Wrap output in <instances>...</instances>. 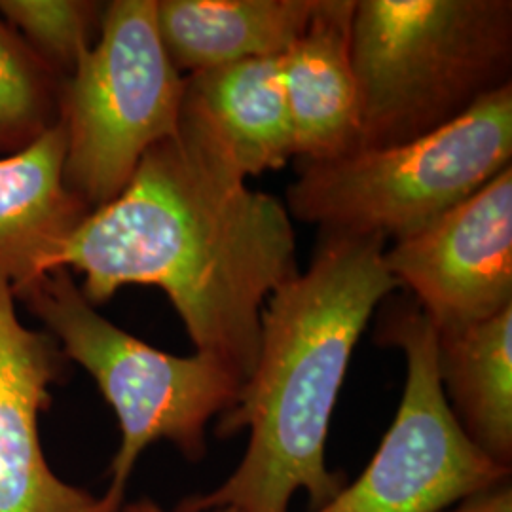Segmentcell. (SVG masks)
<instances>
[{
    "label": "cell",
    "instance_id": "1",
    "mask_svg": "<svg viewBox=\"0 0 512 512\" xmlns=\"http://www.w3.org/2000/svg\"><path fill=\"white\" fill-rule=\"evenodd\" d=\"M57 268L84 275L95 306L124 285L160 287L196 353L243 382L260 348L268 296L298 274L293 219L247 177L186 95L179 126L143 156L118 198L88 215Z\"/></svg>",
    "mask_w": 512,
    "mask_h": 512
},
{
    "label": "cell",
    "instance_id": "2",
    "mask_svg": "<svg viewBox=\"0 0 512 512\" xmlns=\"http://www.w3.org/2000/svg\"><path fill=\"white\" fill-rule=\"evenodd\" d=\"M385 243L321 234L308 272L268 296L255 370L215 425L222 439L247 431L245 454L215 490L184 499L181 511L291 512L300 492L313 511L346 486L327 463L330 420L368 319L403 289L385 266Z\"/></svg>",
    "mask_w": 512,
    "mask_h": 512
},
{
    "label": "cell",
    "instance_id": "3",
    "mask_svg": "<svg viewBox=\"0 0 512 512\" xmlns=\"http://www.w3.org/2000/svg\"><path fill=\"white\" fill-rule=\"evenodd\" d=\"M351 63L357 150L414 141L512 84V2L355 0Z\"/></svg>",
    "mask_w": 512,
    "mask_h": 512
},
{
    "label": "cell",
    "instance_id": "4",
    "mask_svg": "<svg viewBox=\"0 0 512 512\" xmlns=\"http://www.w3.org/2000/svg\"><path fill=\"white\" fill-rule=\"evenodd\" d=\"M18 298L65 359L92 376L120 425L109 488L93 512L120 511L129 476L154 442H171L192 463L207 456L211 421L236 406L245 384L230 366L205 353H165L116 327L95 311L67 268H55Z\"/></svg>",
    "mask_w": 512,
    "mask_h": 512
},
{
    "label": "cell",
    "instance_id": "5",
    "mask_svg": "<svg viewBox=\"0 0 512 512\" xmlns=\"http://www.w3.org/2000/svg\"><path fill=\"white\" fill-rule=\"evenodd\" d=\"M512 84L442 128L385 148L304 162L287 190L291 219L321 234L403 241L512 165Z\"/></svg>",
    "mask_w": 512,
    "mask_h": 512
},
{
    "label": "cell",
    "instance_id": "6",
    "mask_svg": "<svg viewBox=\"0 0 512 512\" xmlns=\"http://www.w3.org/2000/svg\"><path fill=\"white\" fill-rule=\"evenodd\" d=\"M184 90L160 40L156 0L109 2L59 95L63 179L90 211L118 198L148 150L175 133Z\"/></svg>",
    "mask_w": 512,
    "mask_h": 512
},
{
    "label": "cell",
    "instance_id": "7",
    "mask_svg": "<svg viewBox=\"0 0 512 512\" xmlns=\"http://www.w3.org/2000/svg\"><path fill=\"white\" fill-rule=\"evenodd\" d=\"M378 342L403 349L406 384L395 420L365 471L311 512H439L511 478L461 431L440 385L437 329L416 302H395Z\"/></svg>",
    "mask_w": 512,
    "mask_h": 512
},
{
    "label": "cell",
    "instance_id": "8",
    "mask_svg": "<svg viewBox=\"0 0 512 512\" xmlns=\"http://www.w3.org/2000/svg\"><path fill=\"white\" fill-rule=\"evenodd\" d=\"M385 266L437 332L512 306V165L412 238L385 249Z\"/></svg>",
    "mask_w": 512,
    "mask_h": 512
},
{
    "label": "cell",
    "instance_id": "9",
    "mask_svg": "<svg viewBox=\"0 0 512 512\" xmlns=\"http://www.w3.org/2000/svg\"><path fill=\"white\" fill-rule=\"evenodd\" d=\"M54 336L27 329L0 277V512H93L97 495L65 482L44 458L38 416L65 370Z\"/></svg>",
    "mask_w": 512,
    "mask_h": 512
},
{
    "label": "cell",
    "instance_id": "10",
    "mask_svg": "<svg viewBox=\"0 0 512 512\" xmlns=\"http://www.w3.org/2000/svg\"><path fill=\"white\" fill-rule=\"evenodd\" d=\"M61 124L31 147L0 158V277L14 298L57 268L78 226L92 213L63 179Z\"/></svg>",
    "mask_w": 512,
    "mask_h": 512
},
{
    "label": "cell",
    "instance_id": "11",
    "mask_svg": "<svg viewBox=\"0 0 512 512\" xmlns=\"http://www.w3.org/2000/svg\"><path fill=\"white\" fill-rule=\"evenodd\" d=\"M355 0H321L319 10L283 54L294 156L342 158L359 145V92L351 63Z\"/></svg>",
    "mask_w": 512,
    "mask_h": 512
},
{
    "label": "cell",
    "instance_id": "12",
    "mask_svg": "<svg viewBox=\"0 0 512 512\" xmlns=\"http://www.w3.org/2000/svg\"><path fill=\"white\" fill-rule=\"evenodd\" d=\"M321 0H156L165 54L183 73L283 55Z\"/></svg>",
    "mask_w": 512,
    "mask_h": 512
},
{
    "label": "cell",
    "instance_id": "13",
    "mask_svg": "<svg viewBox=\"0 0 512 512\" xmlns=\"http://www.w3.org/2000/svg\"><path fill=\"white\" fill-rule=\"evenodd\" d=\"M184 82L186 95L219 131L245 177H258L293 158L283 55L188 74Z\"/></svg>",
    "mask_w": 512,
    "mask_h": 512
},
{
    "label": "cell",
    "instance_id": "14",
    "mask_svg": "<svg viewBox=\"0 0 512 512\" xmlns=\"http://www.w3.org/2000/svg\"><path fill=\"white\" fill-rule=\"evenodd\" d=\"M437 366L461 431L486 458L512 469V306L437 332Z\"/></svg>",
    "mask_w": 512,
    "mask_h": 512
},
{
    "label": "cell",
    "instance_id": "15",
    "mask_svg": "<svg viewBox=\"0 0 512 512\" xmlns=\"http://www.w3.org/2000/svg\"><path fill=\"white\" fill-rule=\"evenodd\" d=\"M61 78L0 21V156L31 147L59 124Z\"/></svg>",
    "mask_w": 512,
    "mask_h": 512
},
{
    "label": "cell",
    "instance_id": "16",
    "mask_svg": "<svg viewBox=\"0 0 512 512\" xmlns=\"http://www.w3.org/2000/svg\"><path fill=\"white\" fill-rule=\"evenodd\" d=\"M4 21L61 80L92 50L103 8L84 0H0Z\"/></svg>",
    "mask_w": 512,
    "mask_h": 512
},
{
    "label": "cell",
    "instance_id": "17",
    "mask_svg": "<svg viewBox=\"0 0 512 512\" xmlns=\"http://www.w3.org/2000/svg\"><path fill=\"white\" fill-rule=\"evenodd\" d=\"M439 512H512V480L505 478L465 495Z\"/></svg>",
    "mask_w": 512,
    "mask_h": 512
},
{
    "label": "cell",
    "instance_id": "18",
    "mask_svg": "<svg viewBox=\"0 0 512 512\" xmlns=\"http://www.w3.org/2000/svg\"><path fill=\"white\" fill-rule=\"evenodd\" d=\"M118 512H188L181 511V509H175V511H167L160 503L152 501L150 497H141V499H135V501H126L120 511ZM202 512H239L232 507H219V509H211V511Z\"/></svg>",
    "mask_w": 512,
    "mask_h": 512
}]
</instances>
